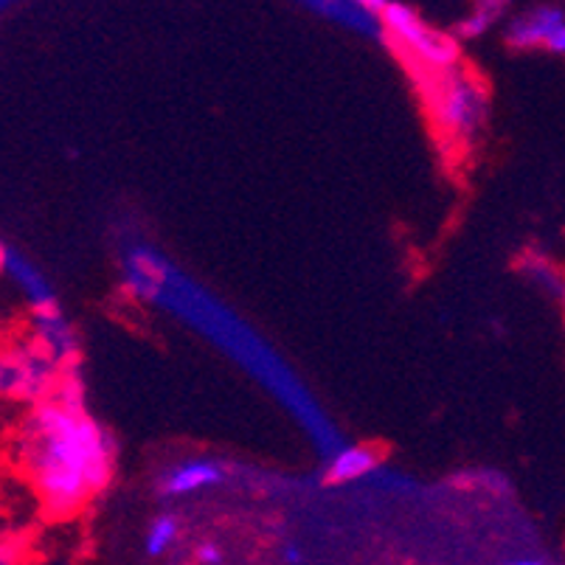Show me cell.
<instances>
[{"instance_id": "obj_13", "label": "cell", "mask_w": 565, "mask_h": 565, "mask_svg": "<svg viewBox=\"0 0 565 565\" xmlns=\"http://www.w3.org/2000/svg\"><path fill=\"white\" fill-rule=\"evenodd\" d=\"M358 3H361V7H366V9H372V12H380V9H383L388 0H358Z\"/></svg>"}, {"instance_id": "obj_1", "label": "cell", "mask_w": 565, "mask_h": 565, "mask_svg": "<svg viewBox=\"0 0 565 565\" xmlns=\"http://www.w3.org/2000/svg\"><path fill=\"white\" fill-rule=\"evenodd\" d=\"M14 459L51 518H74L105 492L116 472V441L87 405L45 397L18 428Z\"/></svg>"}, {"instance_id": "obj_5", "label": "cell", "mask_w": 565, "mask_h": 565, "mask_svg": "<svg viewBox=\"0 0 565 565\" xmlns=\"http://www.w3.org/2000/svg\"><path fill=\"white\" fill-rule=\"evenodd\" d=\"M507 45L515 51L541 49L565 56V12L559 7H534L507 29Z\"/></svg>"}, {"instance_id": "obj_8", "label": "cell", "mask_w": 565, "mask_h": 565, "mask_svg": "<svg viewBox=\"0 0 565 565\" xmlns=\"http://www.w3.org/2000/svg\"><path fill=\"white\" fill-rule=\"evenodd\" d=\"M163 279H167V267L150 250H132L127 259V276L125 285L136 299H156L161 292Z\"/></svg>"}, {"instance_id": "obj_12", "label": "cell", "mask_w": 565, "mask_h": 565, "mask_svg": "<svg viewBox=\"0 0 565 565\" xmlns=\"http://www.w3.org/2000/svg\"><path fill=\"white\" fill-rule=\"evenodd\" d=\"M194 559H198V563H203V565H217V563H223L225 554H223V548L217 546V543L203 541L198 548H194Z\"/></svg>"}, {"instance_id": "obj_10", "label": "cell", "mask_w": 565, "mask_h": 565, "mask_svg": "<svg viewBox=\"0 0 565 565\" xmlns=\"http://www.w3.org/2000/svg\"><path fill=\"white\" fill-rule=\"evenodd\" d=\"M178 537H181V521H178V515L163 512V515L152 518L150 526H147L143 552L150 554V557H163L178 543Z\"/></svg>"}, {"instance_id": "obj_6", "label": "cell", "mask_w": 565, "mask_h": 565, "mask_svg": "<svg viewBox=\"0 0 565 565\" xmlns=\"http://www.w3.org/2000/svg\"><path fill=\"white\" fill-rule=\"evenodd\" d=\"M29 341L45 352L51 361L60 369L79 366V338H76L74 327L68 318L63 316L60 305H45L34 307V323H32V338Z\"/></svg>"}, {"instance_id": "obj_9", "label": "cell", "mask_w": 565, "mask_h": 565, "mask_svg": "<svg viewBox=\"0 0 565 565\" xmlns=\"http://www.w3.org/2000/svg\"><path fill=\"white\" fill-rule=\"evenodd\" d=\"M377 465H380L377 450L366 448V445H354V448L341 450V454L330 461V467H327V472H323V484L327 487L352 484V481L369 476Z\"/></svg>"}, {"instance_id": "obj_3", "label": "cell", "mask_w": 565, "mask_h": 565, "mask_svg": "<svg viewBox=\"0 0 565 565\" xmlns=\"http://www.w3.org/2000/svg\"><path fill=\"white\" fill-rule=\"evenodd\" d=\"M385 34L392 38L394 49L416 65L419 74H439L461 65V45L459 38L448 32H436L425 23L414 9L403 3H385L380 9Z\"/></svg>"}, {"instance_id": "obj_7", "label": "cell", "mask_w": 565, "mask_h": 565, "mask_svg": "<svg viewBox=\"0 0 565 565\" xmlns=\"http://www.w3.org/2000/svg\"><path fill=\"white\" fill-rule=\"evenodd\" d=\"M225 481V470L209 459H189L183 465H174L158 479V492L163 498H183L194 492L212 490Z\"/></svg>"}, {"instance_id": "obj_4", "label": "cell", "mask_w": 565, "mask_h": 565, "mask_svg": "<svg viewBox=\"0 0 565 565\" xmlns=\"http://www.w3.org/2000/svg\"><path fill=\"white\" fill-rule=\"evenodd\" d=\"M60 366L32 341L0 347V399L40 403L51 394Z\"/></svg>"}, {"instance_id": "obj_2", "label": "cell", "mask_w": 565, "mask_h": 565, "mask_svg": "<svg viewBox=\"0 0 565 565\" xmlns=\"http://www.w3.org/2000/svg\"><path fill=\"white\" fill-rule=\"evenodd\" d=\"M430 121L450 147H472L490 116L487 87L479 76L456 65L439 74H419Z\"/></svg>"}, {"instance_id": "obj_11", "label": "cell", "mask_w": 565, "mask_h": 565, "mask_svg": "<svg viewBox=\"0 0 565 565\" xmlns=\"http://www.w3.org/2000/svg\"><path fill=\"white\" fill-rule=\"evenodd\" d=\"M529 276H532L537 285L546 287L552 296L565 301V279L557 274V267H552V262H546L543 256H534V259L529 262Z\"/></svg>"}, {"instance_id": "obj_14", "label": "cell", "mask_w": 565, "mask_h": 565, "mask_svg": "<svg viewBox=\"0 0 565 565\" xmlns=\"http://www.w3.org/2000/svg\"><path fill=\"white\" fill-rule=\"evenodd\" d=\"M7 250H3V248H0V270H3V267H7Z\"/></svg>"}]
</instances>
